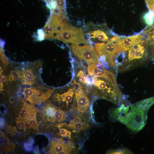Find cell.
I'll return each instance as SVG.
<instances>
[{
  "label": "cell",
  "mask_w": 154,
  "mask_h": 154,
  "mask_svg": "<svg viewBox=\"0 0 154 154\" xmlns=\"http://www.w3.org/2000/svg\"><path fill=\"white\" fill-rule=\"evenodd\" d=\"M89 86L99 97L108 100L117 105L120 104L123 99L119 88L104 78L92 76L91 84Z\"/></svg>",
  "instance_id": "cell-1"
},
{
  "label": "cell",
  "mask_w": 154,
  "mask_h": 154,
  "mask_svg": "<svg viewBox=\"0 0 154 154\" xmlns=\"http://www.w3.org/2000/svg\"><path fill=\"white\" fill-rule=\"evenodd\" d=\"M120 37H113L106 43L95 44V48L100 56V62L106 68L115 66L114 57L117 54V42Z\"/></svg>",
  "instance_id": "cell-2"
},
{
  "label": "cell",
  "mask_w": 154,
  "mask_h": 154,
  "mask_svg": "<svg viewBox=\"0 0 154 154\" xmlns=\"http://www.w3.org/2000/svg\"><path fill=\"white\" fill-rule=\"evenodd\" d=\"M42 66L40 61H37L14 72L17 78L22 81L23 84L32 86L39 81Z\"/></svg>",
  "instance_id": "cell-3"
},
{
  "label": "cell",
  "mask_w": 154,
  "mask_h": 154,
  "mask_svg": "<svg viewBox=\"0 0 154 154\" xmlns=\"http://www.w3.org/2000/svg\"><path fill=\"white\" fill-rule=\"evenodd\" d=\"M147 113L134 104L131 105L125 116V125L134 132L140 131L146 124Z\"/></svg>",
  "instance_id": "cell-4"
},
{
  "label": "cell",
  "mask_w": 154,
  "mask_h": 154,
  "mask_svg": "<svg viewBox=\"0 0 154 154\" xmlns=\"http://www.w3.org/2000/svg\"><path fill=\"white\" fill-rule=\"evenodd\" d=\"M58 37V39L66 43L77 44L88 43L83 29L72 25L69 22L59 32Z\"/></svg>",
  "instance_id": "cell-5"
},
{
  "label": "cell",
  "mask_w": 154,
  "mask_h": 154,
  "mask_svg": "<svg viewBox=\"0 0 154 154\" xmlns=\"http://www.w3.org/2000/svg\"><path fill=\"white\" fill-rule=\"evenodd\" d=\"M54 90L42 85L36 87H26L23 94L26 99L32 104H39L49 98Z\"/></svg>",
  "instance_id": "cell-6"
},
{
  "label": "cell",
  "mask_w": 154,
  "mask_h": 154,
  "mask_svg": "<svg viewBox=\"0 0 154 154\" xmlns=\"http://www.w3.org/2000/svg\"><path fill=\"white\" fill-rule=\"evenodd\" d=\"M70 49L74 55L84 60L88 64H102L96 49L91 45L86 44L81 46L72 44Z\"/></svg>",
  "instance_id": "cell-7"
},
{
  "label": "cell",
  "mask_w": 154,
  "mask_h": 154,
  "mask_svg": "<svg viewBox=\"0 0 154 154\" xmlns=\"http://www.w3.org/2000/svg\"><path fill=\"white\" fill-rule=\"evenodd\" d=\"M87 70L89 75L106 79L110 82L116 87L119 88L114 74L106 69L102 64H89L88 66Z\"/></svg>",
  "instance_id": "cell-8"
},
{
  "label": "cell",
  "mask_w": 154,
  "mask_h": 154,
  "mask_svg": "<svg viewBox=\"0 0 154 154\" xmlns=\"http://www.w3.org/2000/svg\"><path fill=\"white\" fill-rule=\"evenodd\" d=\"M140 37L131 46L129 49L128 55L127 63L137 61L146 56V49L143 45V41Z\"/></svg>",
  "instance_id": "cell-9"
},
{
  "label": "cell",
  "mask_w": 154,
  "mask_h": 154,
  "mask_svg": "<svg viewBox=\"0 0 154 154\" xmlns=\"http://www.w3.org/2000/svg\"><path fill=\"white\" fill-rule=\"evenodd\" d=\"M50 148L51 154H70L72 144L70 142L66 143L62 138L56 139L51 141Z\"/></svg>",
  "instance_id": "cell-10"
},
{
  "label": "cell",
  "mask_w": 154,
  "mask_h": 154,
  "mask_svg": "<svg viewBox=\"0 0 154 154\" xmlns=\"http://www.w3.org/2000/svg\"><path fill=\"white\" fill-rule=\"evenodd\" d=\"M75 99L77 103V109L81 112H85L89 105V100L79 83L77 89L75 90Z\"/></svg>",
  "instance_id": "cell-11"
},
{
  "label": "cell",
  "mask_w": 154,
  "mask_h": 154,
  "mask_svg": "<svg viewBox=\"0 0 154 154\" xmlns=\"http://www.w3.org/2000/svg\"><path fill=\"white\" fill-rule=\"evenodd\" d=\"M74 86L70 87L66 91L62 94L56 93L54 96V100L59 104L63 103L65 104L68 107V105L72 102L73 98L75 97L76 88Z\"/></svg>",
  "instance_id": "cell-12"
},
{
  "label": "cell",
  "mask_w": 154,
  "mask_h": 154,
  "mask_svg": "<svg viewBox=\"0 0 154 154\" xmlns=\"http://www.w3.org/2000/svg\"><path fill=\"white\" fill-rule=\"evenodd\" d=\"M140 35L120 38L117 42V53L126 51L129 50L132 45L140 37Z\"/></svg>",
  "instance_id": "cell-13"
},
{
  "label": "cell",
  "mask_w": 154,
  "mask_h": 154,
  "mask_svg": "<svg viewBox=\"0 0 154 154\" xmlns=\"http://www.w3.org/2000/svg\"><path fill=\"white\" fill-rule=\"evenodd\" d=\"M36 114L35 111L31 105L25 103L20 111L17 119L25 121H29Z\"/></svg>",
  "instance_id": "cell-14"
},
{
  "label": "cell",
  "mask_w": 154,
  "mask_h": 154,
  "mask_svg": "<svg viewBox=\"0 0 154 154\" xmlns=\"http://www.w3.org/2000/svg\"><path fill=\"white\" fill-rule=\"evenodd\" d=\"M15 147V144L11 142L4 134H1L0 148L3 152L8 153L12 151Z\"/></svg>",
  "instance_id": "cell-15"
},
{
  "label": "cell",
  "mask_w": 154,
  "mask_h": 154,
  "mask_svg": "<svg viewBox=\"0 0 154 154\" xmlns=\"http://www.w3.org/2000/svg\"><path fill=\"white\" fill-rule=\"evenodd\" d=\"M88 34L90 39H97L103 42L107 41L108 40V37L106 33L104 31L100 29L91 31Z\"/></svg>",
  "instance_id": "cell-16"
},
{
  "label": "cell",
  "mask_w": 154,
  "mask_h": 154,
  "mask_svg": "<svg viewBox=\"0 0 154 154\" xmlns=\"http://www.w3.org/2000/svg\"><path fill=\"white\" fill-rule=\"evenodd\" d=\"M154 104V97H153L140 101L135 103L134 105L145 112H147L149 109Z\"/></svg>",
  "instance_id": "cell-17"
},
{
  "label": "cell",
  "mask_w": 154,
  "mask_h": 154,
  "mask_svg": "<svg viewBox=\"0 0 154 154\" xmlns=\"http://www.w3.org/2000/svg\"><path fill=\"white\" fill-rule=\"evenodd\" d=\"M43 30L45 34V39H58V35L54 32L48 23H46Z\"/></svg>",
  "instance_id": "cell-18"
},
{
  "label": "cell",
  "mask_w": 154,
  "mask_h": 154,
  "mask_svg": "<svg viewBox=\"0 0 154 154\" xmlns=\"http://www.w3.org/2000/svg\"><path fill=\"white\" fill-rule=\"evenodd\" d=\"M45 114L48 121L54 122V116L57 109L52 104H49L47 105L45 108Z\"/></svg>",
  "instance_id": "cell-19"
},
{
  "label": "cell",
  "mask_w": 154,
  "mask_h": 154,
  "mask_svg": "<svg viewBox=\"0 0 154 154\" xmlns=\"http://www.w3.org/2000/svg\"><path fill=\"white\" fill-rule=\"evenodd\" d=\"M67 125L69 128L73 129L72 131L74 132L84 130L88 128L89 126L87 123L82 121L76 123H70Z\"/></svg>",
  "instance_id": "cell-20"
},
{
  "label": "cell",
  "mask_w": 154,
  "mask_h": 154,
  "mask_svg": "<svg viewBox=\"0 0 154 154\" xmlns=\"http://www.w3.org/2000/svg\"><path fill=\"white\" fill-rule=\"evenodd\" d=\"M149 33V45L150 48L151 57L152 60H154V30Z\"/></svg>",
  "instance_id": "cell-21"
},
{
  "label": "cell",
  "mask_w": 154,
  "mask_h": 154,
  "mask_svg": "<svg viewBox=\"0 0 154 154\" xmlns=\"http://www.w3.org/2000/svg\"><path fill=\"white\" fill-rule=\"evenodd\" d=\"M145 23L149 26H151L154 23V11L146 13L143 17Z\"/></svg>",
  "instance_id": "cell-22"
},
{
  "label": "cell",
  "mask_w": 154,
  "mask_h": 154,
  "mask_svg": "<svg viewBox=\"0 0 154 154\" xmlns=\"http://www.w3.org/2000/svg\"><path fill=\"white\" fill-rule=\"evenodd\" d=\"M110 154H132L133 152L128 149L124 148H121L112 150L108 152Z\"/></svg>",
  "instance_id": "cell-23"
},
{
  "label": "cell",
  "mask_w": 154,
  "mask_h": 154,
  "mask_svg": "<svg viewBox=\"0 0 154 154\" xmlns=\"http://www.w3.org/2000/svg\"><path fill=\"white\" fill-rule=\"evenodd\" d=\"M57 7L59 10L60 14L63 12V10L64 8L65 1V0H55Z\"/></svg>",
  "instance_id": "cell-24"
},
{
  "label": "cell",
  "mask_w": 154,
  "mask_h": 154,
  "mask_svg": "<svg viewBox=\"0 0 154 154\" xmlns=\"http://www.w3.org/2000/svg\"><path fill=\"white\" fill-rule=\"evenodd\" d=\"M36 114H35L29 121L31 127L34 129H37L38 125L36 118Z\"/></svg>",
  "instance_id": "cell-25"
},
{
  "label": "cell",
  "mask_w": 154,
  "mask_h": 154,
  "mask_svg": "<svg viewBox=\"0 0 154 154\" xmlns=\"http://www.w3.org/2000/svg\"><path fill=\"white\" fill-rule=\"evenodd\" d=\"M71 132L67 129L63 128L60 129L59 134L63 137H67L69 138L71 137Z\"/></svg>",
  "instance_id": "cell-26"
},
{
  "label": "cell",
  "mask_w": 154,
  "mask_h": 154,
  "mask_svg": "<svg viewBox=\"0 0 154 154\" xmlns=\"http://www.w3.org/2000/svg\"><path fill=\"white\" fill-rule=\"evenodd\" d=\"M38 40L41 41L45 39V34L43 29H39L37 31Z\"/></svg>",
  "instance_id": "cell-27"
},
{
  "label": "cell",
  "mask_w": 154,
  "mask_h": 154,
  "mask_svg": "<svg viewBox=\"0 0 154 154\" xmlns=\"http://www.w3.org/2000/svg\"><path fill=\"white\" fill-rule=\"evenodd\" d=\"M16 125L17 128L20 129L24 128L25 126V121L17 119L16 121Z\"/></svg>",
  "instance_id": "cell-28"
},
{
  "label": "cell",
  "mask_w": 154,
  "mask_h": 154,
  "mask_svg": "<svg viewBox=\"0 0 154 154\" xmlns=\"http://www.w3.org/2000/svg\"><path fill=\"white\" fill-rule=\"evenodd\" d=\"M24 147L25 149L27 151H31L33 148V146L32 144L25 142L24 144Z\"/></svg>",
  "instance_id": "cell-29"
},
{
  "label": "cell",
  "mask_w": 154,
  "mask_h": 154,
  "mask_svg": "<svg viewBox=\"0 0 154 154\" xmlns=\"http://www.w3.org/2000/svg\"><path fill=\"white\" fill-rule=\"evenodd\" d=\"M81 121V118L79 117H77L71 120L70 123L72 124L76 123Z\"/></svg>",
  "instance_id": "cell-30"
},
{
  "label": "cell",
  "mask_w": 154,
  "mask_h": 154,
  "mask_svg": "<svg viewBox=\"0 0 154 154\" xmlns=\"http://www.w3.org/2000/svg\"><path fill=\"white\" fill-rule=\"evenodd\" d=\"M31 127V125L30 124L29 121H25V126L24 128V130H25L26 129H28L30 128Z\"/></svg>",
  "instance_id": "cell-31"
},
{
  "label": "cell",
  "mask_w": 154,
  "mask_h": 154,
  "mask_svg": "<svg viewBox=\"0 0 154 154\" xmlns=\"http://www.w3.org/2000/svg\"><path fill=\"white\" fill-rule=\"evenodd\" d=\"M5 121L4 119L1 118L0 119V127H3L4 125Z\"/></svg>",
  "instance_id": "cell-32"
},
{
  "label": "cell",
  "mask_w": 154,
  "mask_h": 154,
  "mask_svg": "<svg viewBox=\"0 0 154 154\" xmlns=\"http://www.w3.org/2000/svg\"><path fill=\"white\" fill-rule=\"evenodd\" d=\"M34 152L35 153H39V150L38 147L37 146L35 147V149L34 150Z\"/></svg>",
  "instance_id": "cell-33"
},
{
  "label": "cell",
  "mask_w": 154,
  "mask_h": 154,
  "mask_svg": "<svg viewBox=\"0 0 154 154\" xmlns=\"http://www.w3.org/2000/svg\"><path fill=\"white\" fill-rule=\"evenodd\" d=\"M29 143L31 144L33 143L34 142V141L33 139L31 137L29 139Z\"/></svg>",
  "instance_id": "cell-34"
},
{
  "label": "cell",
  "mask_w": 154,
  "mask_h": 154,
  "mask_svg": "<svg viewBox=\"0 0 154 154\" xmlns=\"http://www.w3.org/2000/svg\"><path fill=\"white\" fill-rule=\"evenodd\" d=\"M48 4L51 0H44Z\"/></svg>",
  "instance_id": "cell-35"
}]
</instances>
